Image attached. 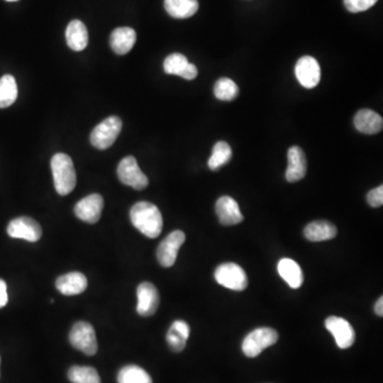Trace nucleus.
<instances>
[{"instance_id":"nucleus-1","label":"nucleus","mask_w":383,"mask_h":383,"mask_svg":"<svg viewBox=\"0 0 383 383\" xmlns=\"http://www.w3.org/2000/svg\"><path fill=\"white\" fill-rule=\"evenodd\" d=\"M132 224L144 236L156 239L163 229V217L157 206L147 201L136 203L130 211Z\"/></svg>"},{"instance_id":"nucleus-2","label":"nucleus","mask_w":383,"mask_h":383,"mask_svg":"<svg viewBox=\"0 0 383 383\" xmlns=\"http://www.w3.org/2000/svg\"><path fill=\"white\" fill-rule=\"evenodd\" d=\"M51 171L57 193L61 196L74 191L77 183L76 171L70 156L59 153L51 159Z\"/></svg>"},{"instance_id":"nucleus-3","label":"nucleus","mask_w":383,"mask_h":383,"mask_svg":"<svg viewBox=\"0 0 383 383\" xmlns=\"http://www.w3.org/2000/svg\"><path fill=\"white\" fill-rule=\"evenodd\" d=\"M279 335L272 328H258L246 335L242 343V351L248 358H256L264 349L277 343Z\"/></svg>"},{"instance_id":"nucleus-4","label":"nucleus","mask_w":383,"mask_h":383,"mask_svg":"<svg viewBox=\"0 0 383 383\" xmlns=\"http://www.w3.org/2000/svg\"><path fill=\"white\" fill-rule=\"evenodd\" d=\"M122 128V120L118 116H110L94 128L90 136L91 143L100 150L111 147L120 136Z\"/></svg>"},{"instance_id":"nucleus-5","label":"nucleus","mask_w":383,"mask_h":383,"mask_svg":"<svg viewBox=\"0 0 383 383\" xmlns=\"http://www.w3.org/2000/svg\"><path fill=\"white\" fill-rule=\"evenodd\" d=\"M217 283L232 291H244L248 286L245 270L236 263H223L214 272Z\"/></svg>"},{"instance_id":"nucleus-6","label":"nucleus","mask_w":383,"mask_h":383,"mask_svg":"<svg viewBox=\"0 0 383 383\" xmlns=\"http://www.w3.org/2000/svg\"><path fill=\"white\" fill-rule=\"evenodd\" d=\"M71 344L88 355L97 353L98 344L94 327L86 321H78L70 333Z\"/></svg>"},{"instance_id":"nucleus-7","label":"nucleus","mask_w":383,"mask_h":383,"mask_svg":"<svg viewBox=\"0 0 383 383\" xmlns=\"http://www.w3.org/2000/svg\"><path fill=\"white\" fill-rule=\"evenodd\" d=\"M118 175L124 185H129L138 191L146 189L149 183L147 176L141 171L138 161L132 156H128L120 162Z\"/></svg>"},{"instance_id":"nucleus-8","label":"nucleus","mask_w":383,"mask_h":383,"mask_svg":"<svg viewBox=\"0 0 383 383\" xmlns=\"http://www.w3.org/2000/svg\"><path fill=\"white\" fill-rule=\"evenodd\" d=\"M185 242L183 231L176 230L160 243L157 250V259L163 268H171L177 260L178 252Z\"/></svg>"},{"instance_id":"nucleus-9","label":"nucleus","mask_w":383,"mask_h":383,"mask_svg":"<svg viewBox=\"0 0 383 383\" xmlns=\"http://www.w3.org/2000/svg\"><path fill=\"white\" fill-rule=\"evenodd\" d=\"M8 234L11 238L23 239L28 242H37L42 236V228L31 217H17L10 222Z\"/></svg>"},{"instance_id":"nucleus-10","label":"nucleus","mask_w":383,"mask_h":383,"mask_svg":"<svg viewBox=\"0 0 383 383\" xmlns=\"http://www.w3.org/2000/svg\"><path fill=\"white\" fill-rule=\"evenodd\" d=\"M295 75L303 88H313L321 81V66L313 57H303L296 63Z\"/></svg>"},{"instance_id":"nucleus-11","label":"nucleus","mask_w":383,"mask_h":383,"mask_svg":"<svg viewBox=\"0 0 383 383\" xmlns=\"http://www.w3.org/2000/svg\"><path fill=\"white\" fill-rule=\"evenodd\" d=\"M327 330L335 337L339 348L346 349L353 346L355 339V329L345 319L339 317H329L325 321Z\"/></svg>"},{"instance_id":"nucleus-12","label":"nucleus","mask_w":383,"mask_h":383,"mask_svg":"<svg viewBox=\"0 0 383 383\" xmlns=\"http://www.w3.org/2000/svg\"><path fill=\"white\" fill-rule=\"evenodd\" d=\"M138 307L136 311L141 317H151L159 308L160 296L157 288L150 282H143L138 286Z\"/></svg>"},{"instance_id":"nucleus-13","label":"nucleus","mask_w":383,"mask_h":383,"mask_svg":"<svg viewBox=\"0 0 383 383\" xmlns=\"http://www.w3.org/2000/svg\"><path fill=\"white\" fill-rule=\"evenodd\" d=\"M102 209H104V198L102 195L92 194L81 199L75 206V214L79 220L95 224L100 220Z\"/></svg>"},{"instance_id":"nucleus-14","label":"nucleus","mask_w":383,"mask_h":383,"mask_svg":"<svg viewBox=\"0 0 383 383\" xmlns=\"http://www.w3.org/2000/svg\"><path fill=\"white\" fill-rule=\"evenodd\" d=\"M288 169H286V179L289 183H298L305 178L307 174V159L305 153L299 146H293L288 153Z\"/></svg>"},{"instance_id":"nucleus-15","label":"nucleus","mask_w":383,"mask_h":383,"mask_svg":"<svg viewBox=\"0 0 383 383\" xmlns=\"http://www.w3.org/2000/svg\"><path fill=\"white\" fill-rule=\"evenodd\" d=\"M217 217L225 226H234L240 224L244 220L238 203L230 196H222L216 201Z\"/></svg>"},{"instance_id":"nucleus-16","label":"nucleus","mask_w":383,"mask_h":383,"mask_svg":"<svg viewBox=\"0 0 383 383\" xmlns=\"http://www.w3.org/2000/svg\"><path fill=\"white\" fill-rule=\"evenodd\" d=\"M56 286L63 295H78L86 291L88 288V279L82 272H68L57 279Z\"/></svg>"},{"instance_id":"nucleus-17","label":"nucleus","mask_w":383,"mask_h":383,"mask_svg":"<svg viewBox=\"0 0 383 383\" xmlns=\"http://www.w3.org/2000/svg\"><path fill=\"white\" fill-rule=\"evenodd\" d=\"M353 122L357 130L364 134L379 133L383 128L382 118L369 109H362L355 114Z\"/></svg>"},{"instance_id":"nucleus-18","label":"nucleus","mask_w":383,"mask_h":383,"mask_svg":"<svg viewBox=\"0 0 383 383\" xmlns=\"http://www.w3.org/2000/svg\"><path fill=\"white\" fill-rule=\"evenodd\" d=\"M68 47L74 51H82L88 44V32L86 25L78 19L71 21L65 32Z\"/></svg>"},{"instance_id":"nucleus-19","label":"nucleus","mask_w":383,"mask_h":383,"mask_svg":"<svg viewBox=\"0 0 383 383\" xmlns=\"http://www.w3.org/2000/svg\"><path fill=\"white\" fill-rule=\"evenodd\" d=\"M136 41V31L129 27L116 28L110 37L112 50L118 55H126L133 48Z\"/></svg>"},{"instance_id":"nucleus-20","label":"nucleus","mask_w":383,"mask_h":383,"mask_svg":"<svg viewBox=\"0 0 383 383\" xmlns=\"http://www.w3.org/2000/svg\"><path fill=\"white\" fill-rule=\"evenodd\" d=\"M303 234L306 239L311 242H323L335 238L337 229L335 225L327 221H315L306 226Z\"/></svg>"},{"instance_id":"nucleus-21","label":"nucleus","mask_w":383,"mask_h":383,"mask_svg":"<svg viewBox=\"0 0 383 383\" xmlns=\"http://www.w3.org/2000/svg\"><path fill=\"white\" fill-rule=\"evenodd\" d=\"M278 272L282 279L289 284L292 289H299L303 283V270L299 264L292 259L284 258L278 263Z\"/></svg>"},{"instance_id":"nucleus-22","label":"nucleus","mask_w":383,"mask_h":383,"mask_svg":"<svg viewBox=\"0 0 383 383\" xmlns=\"http://www.w3.org/2000/svg\"><path fill=\"white\" fill-rule=\"evenodd\" d=\"M189 326L185 321H174L167 335V344L171 351L180 353L185 348L187 339L189 337Z\"/></svg>"},{"instance_id":"nucleus-23","label":"nucleus","mask_w":383,"mask_h":383,"mask_svg":"<svg viewBox=\"0 0 383 383\" xmlns=\"http://www.w3.org/2000/svg\"><path fill=\"white\" fill-rule=\"evenodd\" d=\"M164 7L174 19H189L198 11L197 0H164Z\"/></svg>"},{"instance_id":"nucleus-24","label":"nucleus","mask_w":383,"mask_h":383,"mask_svg":"<svg viewBox=\"0 0 383 383\" xmlns=\"http://www.w3.org/2000/svg\"><path fill=\"white\" fill-rule=\"evenodd\" d=\"M17 80L11 75H5L0 78V109L8 108L17 100Z\"/></svg>"},{"instance_id":"nucleus-25","label":"nucleus","mask_w":383,"mask_h":383,"mask_svg":"<svg viewBox=\"0 0 383 383\" xmlns=\"http://www.w3.org/2000/svg\"><path fill=\"white\" fill-rule=\"evenodd\" d=\"M118 383H153V379L145 369L136 365L122 367L118 375Z\"/></svg>"},{"instance_id":"nucleus-26","label":"nucleus","mask_w":383,"mask_h":383,"mask_svg":"<svg viewBox=\"0 0 383 383\" xmlns=\"http://www.w3.org/2000/svg\"><path fill=\"white\" fill-rule=\"evenodd\" d=\"M232 157V150L226 142H217L213 147L212 155L208 161V167L211 171H217L225 164L228 163Z\"/></svg>"},{"instance_id":"nucleus-27","label":"nucleus","mask_w":383,"mask_h":383,"mask_svg":"<svg viewBox=\"0 0 383 383\" xmlns=\"http://www.w3.org/2000/svg\"><path fill=\"white\" fill-rule=\"evenodd\" d=\"M68 379L73 383H102L97 371L91 366H73L68 371Z\"/></svg>"},{"instance_id":"nucleus-28","label":"nucleus","mask_w":383,"mask_h":383,"mask_svg":"<svg viewBox=\"0 0 383 383\" xmlns=\"http://www.w3.org/2000/svg\"><path fill=\"white\" fill-rule=\"evenodd\" d=\"M239 94V88L234 80L230 78L218 79L214 86V95L217 100L222 102H231L236 98Z\"/></svg>"},{"instance_id":"nucleus-29","label":"nucleus","mask_w":383,"mask_h":383,"mask_svg":"<svg viewBox=\"0 0 383 383\" xmlns=\"http://www.w3.org/2000/svg\"><path fill=\"white\" fill-rule=\"evenodd\" d=\"M187 57L181 53H173L164 61V72L169 75L180 76L189 65Z\"/></svg>"},{"instance_id":"nucleus-30","label":"nucleus","mask_w":383,"mask_h":383,"mask_svg":"<svg viewBox=\"0 0 383 383\" xmlns=\"http://www.w3.org/2000/svg\"><path fill=\"white\" fill-rule=\"evenodd\" d=\"M377 1L378 0H344V5L349 12L359 13L371 9L373 6L376 5Z\"/></svg>"},{"instance_id":"nucleus-31","label":"nucleus","mask_w":383,"mask_h":383,"mask_svg":"<svg viewBox=\"0 0 383 383\" xmlns=\"http://www.w3.org/2000/svg\"><path fill=\"white\" fill-rule=\"evenodd\" d=\"M367 203L369 206L373 208H379V207L383 205V187L379 185V187H375L372 191L368 192L367 194Z\"/></svg>"},{"instance_id":"nucleus-32","label":"nucleus","mask_w":383,"mask_h":383,"mask_svg":"<svg viewBox=\"0 0 383 383\" xmlns=\"http://www.w3.org/2000/svg\"><path fill=\"white\" fill-rule=\"evenodd\" d=\"M197 75H198V71H197V67L192 63H189L187 68H185V72L183 73L181 77L183 79H187V80H193V79L196 78Z\"/></svg>"},{"instance_id":"nucleus-33","label":"nucleus","mask_w":383,"mask_h":383,"mask_svg":"<svg viewBox=\"0 0 383 383\" xmlns=\"http://www.w3.org/2000/svg\"><path fill=\"white\" fill-rule=\"evenodd\" d=\"M7 283L3 279H0V309L8 303Z\"/></svg>"},{"instance_id":"nucleus-34","label":"nucleus","mask_w":383,"mask_h":383,"mask_svg":"<svg viewBox=\"0 0 383 383\" xmlns=\"http://www.w3.org/2000/svg\"><path fill=\"white\" fill-rule=\"evenodd\" d=\"M375 312H376L378 317H383V297H380L377 300L376 305H375Z\"/></svg>"},{"instance_id":"nucleus-35","label":"nucleus","mask_w":383,"mask_h":383,"mask_svg":"<svg viewBox=\"0 0 383 383\" xmlns=\"http://www.w3.org/2000/svg\"><path fill=\"white\" fill-rule=\"evenodd\" d=\"M7 1H17V0H7Z\"/></svg>"}]
</instances>
